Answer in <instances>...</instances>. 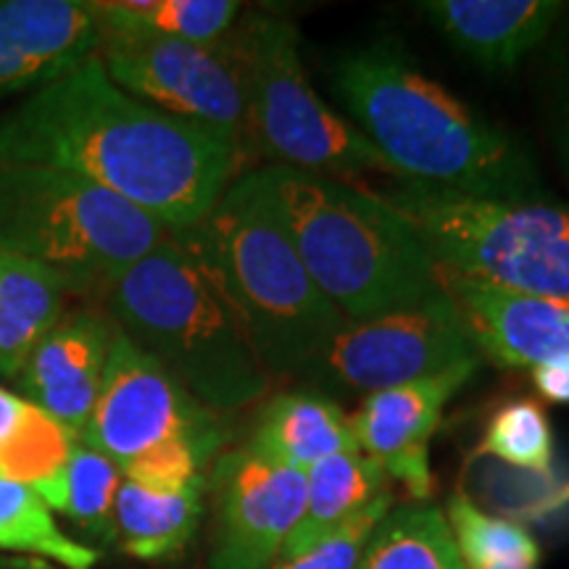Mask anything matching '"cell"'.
I'll return each mask as SVG.
<instances>
[{"label":"cell","instance_id":"7402d4cb","mask_svg":"<svg viewBox=\"0 0 569 569\" xmlns=\"http://www.w3.org/2000/svg\"><path fill=\"white\" fill-rule=\"evenodd\" d=\"M77 436L27 401L17 430L0 446V472L34 490L53 511L67 503V475Z\"/></svg>","mask_w":569,"mask_h":569},{"label":"cell","instance_id":"5b68a950","mask_svg":"<svg viewBox=\"0 0 569 569\" xmlns=\"http://www.w3.org/2000/svg\"><path fill=\"white\" fill-rule=\"evenodd\" d=\"M103 301L119 332L213 415L253 407L272 388L222 290L174 234L127 269Z\"/></svg>","mask_w":569,"mask_h":569},{"label":"cell","instance_id":"484cf974","mask_svg":"<svg viewBox=\"0 0 569 569\" xmlns=\"http://www.w3.org/2000/svg\"><path fill=\"white\" fill-rule=\"evenodd\" d=\"M446 519L467 569H488L498 565L538 567V540L522 525L475 507L467 496L451 498Z\"/></svg>","mask_w":569,"mask_h":569},{"label":"cell","instance_id":"3957f363","mask_svg":"<svg viewBox=\"0 0 569 569\" xmlns=\"http://www.w3.org/2000/svg\"><path fill=\"white\" fill-rule=\"evenodd\" d=\"M248 174L346 322L403 309L440 290L425 240L382 193L272 163Z\"/></svg>","mask_w":569,"mask_h":569},{"label":"cell","instance_id":"d6a6232c","mask_svg":"<svg viewBox=\"0 0 569 569\" xmlns=\"http://www.w3.org/2000/svg\"><path fill=\"white\" fill-rule=\"evenodd\" d=\"M27 401L19 393L0 388V446L9 440V436L17 430L21 415H24Z\"/></svg>","mask_w":569,"mask_h":569},{"label":"cell","instance_id":"ac0fdd59","mask_svg":"<svg viewBox=\"0 0 569 569\" xmlns=\"http://www.w3.org/2000/svg\"><path fill=\"white\" fill-rule=\"evenodd\" d=\"M246 446L298 472L332 453L359 451L351 422L336 398L311 388L284 390L269 398Z\"/></svg>","mask_w":569,"mask_h":569},{"label":"cell","instance_id":"30bf717a","mask_svg":"<svg viewBox=\"0 0 569 569\" xmlns=\"http://www.w3.org/2000/svg\"><path fill=\"white\" fill-rule=\"evenodd\" d=\"M101 27V59L113 84L169 117L222 134L246 156V98L224 42L217 48L124 24Z\"/></svg>","mask_w":569,"mask_h":569},{"label":"cell","instance_id":"9a60e30c","mask_svg":"<svg viewBox=\"0 0 569 569\" xmlns=\"http://www.w3.org/2000/svg\"><path fill=\"white\" fill-rule=\"evenodd\" d=\"M101 46L84 0H0V101L30 96L82 67Z\"/></svg>","mask_w":569,"mask_h":569},{"label":"cell","instance_id":"83f0119b","mask_svg":"<svg viewBox=\"0 0 569 569\" xmlns=\"http://www.w3.org/2000/svg\"><path fill=\"white\" fill-rule=\"evenodd\" d=\"M122 472L109 457L77 440L67 475V515L90 536L113 540V503H117Z\"/></svg>","mask_w":569,"mask_h":569},{"label":"cell","instance_id":"52a82bcc","mask_svg":"<svg viewBox=\"0 0 569 569\" xmlns=\"http://www.w3.org/2000/svg\"><path fill=\"white\" fill-rule=\"evenodd\" d=\"M224 48L246 98V151L330 180L365 174L396 177L369 140L332 111L311 88L301 61V38L288 19L246 13Z\"/></svg>","mask_w":569,"mask_h":569},{"label":"cell","instance_id":"6da1fadb","mask_svg":"<svg viewBox=\"0 0 569 569\" xmlns=\"http://www.w3.org/2000/svg\"><path fill=\"white\" fill-rule=\"evenodd\" d=\"M238 146L111 82L98 56L0 111V161L46 163L101 184L169 232L196 227L240 169Z\"/></svg>","mask_w":569,"mask_h":569},{"label":"cell","instance_id":"8fae6325","mask_svg":"<svg viewBox=\"0 0 569 569\" xmlns=\"http://www.w3.org/2000/svg\"><path fill=\"white\" fill-rule=\"evenodd\" d=\"M174 438L224 443L217 415L203 409L153 356L117 327L101 393L80 440L122 469Z\"/></svg>","mask_w":569,"mask_h":569},{"label":"cell","instance_id":"4fadbf2b","mask_svg":"<svg viewBox=\"0 0 569 569\" xmlns=\"http://www.w3.org/2000/svg\"><path fill=\"white\" fill-rule=\"evenodd\" d=\"M480 361L422 380L367 396L359 411L348 417L359 451L386 469L388 480H398L417 501L436 493L430 469V440L451 396L467 386Z\"/></svg>","mask_w":569,"mask_h":569},{"label":"cell","instance_id":"7c38bea8","mask_svg":"<svg viewBox=\"0 0 569 569\" xmlns=\"http://www.w3.org/2000/svg\"><path fill=\"white\" fill-rule=\"evenodd\" d=\"M211 569H272L306 501V472L240 446L217 459Z\"/></svg>","mask_w":569,"mask_h":569},{"label":"cell","instance_id":"f546056e","mask_svg":"<svg viewBox=\"0 0 569 569\" xmlns=\"http://www.w3.org/2000/svg\"><path fill=\"white\" fill-rule=\"evenodd\" d=\"M390 509H393V490L377 496L365 509L343 519L336 530L327 532L317 546H311L301 557L274 561L272 569H356L375 530L390 515Z\"/></svg>","mask_w":569,"mask_h":569},{"label":"cell","instance_id":"603a6c76","mask_svg":"<svg viewBox=\"0 0 569 569\" xmlns=\"http://www.w3.org/2000/svg\"><path fill=\"white\" fill-rule=\"evenodd\" d=\"M0 551L42 559L61 569H92L101 553L69 538L53 509L21 482L0 472Z\"/></svg>","mask_w":569,"mask_h":569},{"label":"cell","instance_id":"e0dca14e","mask_svg":"<svg viewBox=\"0 0 569 569\" xmlns=\"http://www.w3.org/2000/svg\"><path fill=\"white\" fill-rule=\"evenodd\" d=\"M419 11L480 69L509 71L549 38L565 6L557 0H427Z\"/></svg>","mask_w":569,"mask_h":569},{"label":"cell","instance_id":"cb8c5ba5","mask_svg":"<svg viewBox=\"0 0 569 569\" xmlns=\"http://www.w3.org/2000/svg\"><path fill=\"white\" fill-rule=\"evenodd\" d=\"M356 569H467L438 507L390 509Z\"/></svg>","mask_w":569,"mask_h":569},{"label":"cell","instance_id":"ba28073f","mask_svg":"<svg viewBox=\"0 0 569 569\" xmlns=\"http://www.w3.org/2000/svg\"><path fill=\"white\" fill-rule=\"evenodd\" d=\"M382 196L415 224L443 272L569 301V203L549 196L486 201L409 182Z\"/></svg>","mask_w":569,"mask_h":569},{"label":"cell","instance_id":"277c9868","mask_svg":"<svg viewBox=\"0 0 569 569\" xmlns=\"http://www.w3.org/2000/svg\"><path fill=\"white\" fill-rule=\"evenodd\" d=\"M180 246L222 290L261 367L301 377L346 319L322 296L251 174H238Z\"/></svg>","mask_w":569,"mask_h":569},{"label":"cell","instance_id":"d4e9b609","mask_svg":"<svg viewBox=\"0 0 569 569\" xmlns=\"http://www.w3.org/2000/svg\"><path fill=\"white\" fill-rule=\"evenodd\" d=\"M96 17L109 24L161 34L193 46L217 48L243 17L234 0H106L92 3Z\"/></svg>","mask_w":569,"mask_h":569},{"label":"cell","instance_id":"f1b7e54d","mask_svg":"<svg viewBox=\"0 0 569 569\" xmlns=\"http://www.w3.org/2000/svg\"><path fill=\"white\" fill-rule=\"evenodd\" d=\"M219 448L222 446L206 443V440L174 438L151 448L142 457L132 459L119 472H122L124 480H130L140 488L156 490V493H177V490L203 482L206 461Z\"/></svg>","mask_w":569,"mask_h":569},{"label":"cell","instance_id":"7a4b0ae2","mask_svg":"<svg viewBox=\"0 0 569 569\" xmlns=\"http://www.w3.org/2000/svg\"><path fill=\"white\" fill-rule=\"evenodd\" d=\"M332 88L348 122L396 180L486 201L546 198L528 148L430 80L396 42L377 40L338 56Z\"/></svg>","mask_w":569,"mask_h":569},{"label":"cell","instance_id":"ffe728a7","mask_svg":"<svg viewBox=\"0 0 569 569\" xmlns=\"http://www.w3.org/2000/svg\"><path fill=\"white\" fill-rule=\"evenodd\" d=\"M59 277L0 251V377L17 380L40 340L67 315Z\"/></svg>","mask_w":569,"mask_h":569},{"label":"cell","instance_id":"2e32d148","mask_svg":"<svg viewBox=\"0 0 569 569\" xmlns=\"http://www.w3.org/2000/svg\"><path fill=\"white\" fill-rule=\"evenodd\" d=\"M113 338L117 325L109 315L67 311L19 372V396L59 419L80 440L101 393Z\"/></svg>","mask_w":569,"mask_h":569},{"label":"cell","instance_id":"8992f818","mask_svg":"<svg viewBox=\"0 0 569 569\" xmlns=\"http://www.w3.org/2000/svg\"><path fill=\"white\" fill-rule=\"evenodd\" d=\"M167 227L101 184L46 163L0 161V251L103 296L169 240Z\"/></svg>","mask_w":569,"mask_h":569},{"label":"cell","instance_id":"1f68e13d","mask_svg":"<svg viewBox=\"0 0 569 569\" xmlns=\"http://www.w3.org/2000/svg\"><path fill=\"white\" fill-rule=\"evenodd\" d=\"M530 377L532 386H536V390L546 401L569 403V359L532 369Z\"/></svg>","mask_w":569,"mask_h":569},{"label":"cell","instance_id":"4316f807","mask_svg":"<svg viewBox=\"0 0 569 569\" xmlns=\"http://www.w3.org/2000/svg\"><path fill=\"white\" fill-rule=\"evenodd\" d=\"M480 451L530 472H549L553 465V430L536 398H515L493 411L482 432Z\"/></svg>","mask_w":569,"mask_h":569},{"label":"cell","instance_id":"4dcf8cb0","mask_svg":"<svg viewBox=\"0 0 569 569\" xmlns=\"http://www.w3.org/2000/svg\"><path fill=\"white\" fill-rule=\"evenodd\" d=\"M551 132L553 146H557L561 172L567 177L569 184V63L561 71L557 92H553V111H551Z\"/></svg>","mask_w":569,"mask_h":569},{"label":"cell","instance_id":"5bb4252c","mask_svg":"<svg viewBox=\"0 0 569 569\" xmlns=\"http://www.w3.org/2000/svg\"><path fill=\"white\" fill-rule=\"evenodd\" d=\"M482 359L501 369H532L569 359V301L515 293L438 269Z\"/></svg>","mask_w":569,"mask_h":569},{"label":"cell","instance_id":"d6986e66","mask_svg":"<svg viewBox=\"0 0 569 569\" xmlns=\"http://www.w3.org/2000/svg\"><path fill=\"white\" fill-rule=\"evenodd\" d=\"M386 469L361 451L332 453L306 469V501L298 525L284 540L280 559L301 557L343 519L388 493Z\"/></svg>","mask_w":569,"mask_h":569},{"label":"cell","instance_id":"836d02e7","mask_svg":"<svg viewBox=\"0 0 569 569\" xmlns=\"http://www.w3.org/2000/svg\"><path fill=\"white\" fill-rule=\"evenodd\" d=\"M0 569H61L42 559H27V557H0Z\"/></svg>","mask_w":569,"mask_h":569},{"label":"cell","instance_id":"44dd1931","mask_svg":"<svg viewBox=\"0 0 569 569\" xmlns=\"http://www.w3.org/2000/svg\"><path fill=\"white\" fill-rule=\"evenodd\" d=\"M203 517V482L156 493L122 480L113 503V540L140 561L177 559L193 540Z\"/></svg>","mask_w":569,"mask_h":569},{"label":"cell","instance_id":"9c48e42d","mask_svg":"<svg viewBox=\"0 0 569 569\" xmlns=\"http://www.w3.org/2000/svg\"><path fill=\"white\" fill-rule=\"evenodd\" d=\"M482 361L443 288L425 301L346 322L301 375L325 396H372Z\"/></svg>","mask_w":569,"mask_h":569},{"label":"cell","instance_id":"e575fe53","mask_svg":"<svg viewBox=\"0 0 569 569\" xmlns=\"http://www.w3.org/2000/svg\"><path fill=\"white\" fill-rule=\"evenodd\" d=\"M488 569H538V567H530V565H498V567H488Z\"/></svg>","mask_w":569,"mask_h":569}]
</instances>
